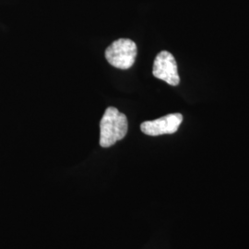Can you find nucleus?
Segmentation results:
<instances>
[{"instance_id": "nucleus-1", "label": "nucleus", "mask_w": 249, "mask_h": 249, "mask_svg": "<svg viewBox=\"0 0 249 249\" xmlns=\"http://www.w3.org/2000/svg\"><path fill=\"white\" fill-rule=\"evenodd\" d=\"M128 122L116 107H108L100 122V145L109 148L123 140L127 133Z\"/></svg>"}, {"instance_id": "nucleus-2", "label": "nucleus", "mask_w": 249, "mask_h": 249, "mask_svg": "<svg viewBox=\"0 0 249 249\" xmlns=\"http://www.w3.org/2000/svg\"><path fill=\"white\" fill-rule=\"evenodd\" d=\"M138 53L137 45L130 39H118L106 50V58L113 67L128 70L135 63Z\"/></svg>"}, {"instance_id": "nucleus-3", "label": "nucleus", "mask_w": 249, "mask_h": 249, "mask_svg": "<svg viewBox=\"0 0 249 249\" xmlns=\"http://www.w3.org/2000/svg\"><path fill=\"white\" fill-rule=\"evenodd\" d=\"M152 74L171 86H177L180 82L178 64L174 55L168 51H161L157 54L153 63Z\"/></svg>"}, {"instance_id": "nucleus-4", "label": "nucleus", "mask_w": 249, "mask_h": 249, "mask_svg": "<svg viewBox=\"0 0 249 249\" xmlns=\"http://www.w3.org/2000/svg\"><path fill=\"white\" fill-rule=\"evenodd\" d=\"M183 121L181 114H170L158 119L145 121L141 124L143 133L148 136H160L164 134L176 133Z\"/></svg>"}]
</instances>
